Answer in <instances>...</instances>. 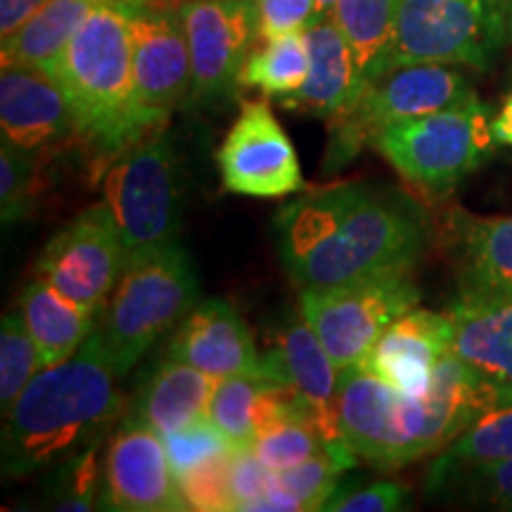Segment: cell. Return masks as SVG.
<instances>
[{
    "label": "cell",
    "instance_id": "cell-39",
    "mask_svg": "<svg viewBox=\"0 0 512 512\" xmlns=\"http://www.w3.org/2000/svg\"><path fill=\"white\" fill-rule=\"evenodd\" d=\"M259 41L287 34H304L323 19L318 0H256Z\"/></svg>",
    "mask_w": 512,
    "mask_h": 512
},
{
    "label": "cell",
    "instance_id": "cell-26",
    "mask_svg": "<svg viewBox=\"0 0 512 512\" xmlns=\"http://www.w3.org/2000/svg\"><path fill=\"white\" fill-rule=\"evenodd\" d=\"M401 0H337L332 19L354 50L363 81L370 83L382 72L392 46Z\"/></svg>",
    "mask_w": 512,
    "mask_h": 512
},
{
    "label": "cell",
    "instance_id": "cell-12",
    "mask_svg": "<svg viewBox=\"0 0 512 512\" xmlns=\"http://www.w3.org/2000/svg\"><path fill=\"white\" fill-rule=\"evenodd\" d=\"M133 36V91L143 136L164 131L176 107L190 98L192 62L176 0H150L136 12Z\"/></svg>",
    "mask_w": 512,
    "mask_h": 512
},
{
    "label": "cell",
    "instance_id": "cell-19",
    "mask_svg": "<svg viewBox=\"0 0 512 512\" xmlns=\"http://www.w3.org/2000/svg\"><path fill=\"white\" fill-rule=\"evenodd\" d=\"M261 358H264L266 377L287 384L309 401L325 439H342L337 427V392L342 370L320 344L302 311L280 325L273 347Z\"/></svg>",
    "mask_w": 512,
    "mask_h": 512
},
{
    "label": "cell",
    "instance_id": "cell-21",
    "mask_svg": "<svg viewBox=\"0 0 512 512\" xmlns=\"http://www.w3.org/2000/svg\"><path fill=\"white\" fill-rule=\"evenodd\" d=\"M444 313L453 328L451 354L512 394V299L460 292Z\"/></svg>",
    "mask_w": 512,
    "mask_h": 512
},
{
    "label": "cell",
    "instance_id": "cell-4",
    "mask_svg": "<svg viewBox=\"0 0 512 512\" xmlns=\"http://www.w3.org/2000/svg\"><path fill=\"white\" fill-rule=\"evenodd\" d=\"M150 0H105L81 24L50 74L62 83L79 121L81 145L100 171L145 138L136 117L133 36L136 12Z\"/></svg>",
    "mask_w": 512,
    "mask_h": 512
},
{
    "label": "cell",
    "instance_id": "cell-13",
    "mask_svg": "<svg viewBox=\"0 0 512 512\" xmlns=\"http://www.w3.org/2000/svg\"><path fill=\"white\" fill-rule=\"evenodd\" d=\"M192 62L188 105L221 102L240 86V72L259 38L256 0H178Z\"/></svg>",
    "mask_w": 512,
    "mask_h": 512
},
{
    "label": "cell",
    "instance_id": "cell-18",
    "mask_svg": "<svg viewBox=\"0 0 512 512\" xmlns=\"http://www.w3.org/2000/svg\"><path fill=\"white\" fill-rule=\"evenodd\" d=\"M451 335L446 313L415 306L382 332L356 366L403 394H422L432 384L439 363L451 354Z\"/></svg>",
    "mask_w": 512,
    "mask_h": 512
},
{
    "label": "cell",
    "instance_id": "cell-29",
    "mask_svg": "<svg viewBox=\"0 0 512 512\" xmlns=\"http://www.w3.org/2000/svg\"><path fill=\"white\" fill-rule=\"evenodd\" d=\"M512 460V399L496 403L434 458L432 470Z\"/></svg>",
    "mask_w": 512,
    "mask_h": 512
},
{
    "label": "cell",
    "instance_id": "cell-24",
    "mask_svg": "<svg viewBox=\"0 0 512 512\" xmlns=\"http://www.w3.org/2000/svg\"><path fill=\"white\" fill-rule=\"evenodd\" d=\"M17 309L34 337L41 368L57 366L74 356L98 330V316L81 309L46 280L34 278L19 294Z\"/></svg>",
    "mask_w": 512,
    "mask_h": 512
},
{
    "label": "cell",
    "instance_id": "cell-31",
    "mask_svg": "<svg viewBox=\"0 0 512 512\" xmlns=\"http://www.w3.org/2000/svg\"><path fill=\"white\" fill-rule=\"evenodd\" d=\"M48 155L24 150L10 140L0 143V211L3 223L27 219L46 188Z\"/></svg>",
    "mask_w": 512,
    "mask_h": 512
},
{
    "label": "cell",
    "instance_id": "cell-41",
    "mask_svg": "<svg viewBox=\"0 0 512 512\" xmlns=\"http://www.w3.org/2000/svg\"><path fill=\"white\" fill-rule=\"evenodd\" d=\"M48 0H0V36H10Z\"/></svg>",
    "mask_w": 512,
    "mask_h": 512
},
{
    "label": "cell",
    "instance_id": "cell-8",
    "mask_svg": "<svg viewBox=\"0 0 512 512\" xmlns=\"http://www.w3.org/2000/svg\"><path fill=\"white\" fill-rule=\"evenodd\" d=\"M102 176V204L117 223L128 254L166 245L181 230V162L166 131L128 145Z\"/></svg>",
    "mask_w": 512,
    "mask_h": 512
},
{
    "label": "cell",
    "instance_id": "cell-7",
    "mask_svg": "<svg viewBox=\"0 0 512 512\" xmlns=\"http://www.w3.org/2000/svg\"><path fill=\"white\" fill-rule=\"evenodd\" d=\"M491 114L482 100L384 128L375 150L427 197H448L494 152Z\"/></svg>",
    "mask_w": 512,
    "mask_h": 512
},
{
    "label": "cell",
    "instance_id": "cell-17",
    "mask_svg": "<svg viewBox=\"0 0 512 512\" xmlns=\"http://www.w3.org/2000/svg\"><path fill=\"white\" fill-rule=\"evenodd\" d=\"M166 356L202 370L216 380L233 375H264L252 332L226 299H204L176 328Z\"/></svg>",
    "mask_w": 512,
    "mask_h": 512
},
{
    "label": "cell",
    "instance_id": "cell-34",
    "mask_svg": "<svg viewBox=\"0 0 512 512\" xmlns=\"http://www.w3.org/2000/svg\"><path fill=\"white\" fill-rule=\"evenodd\" d=\"M41 370V354L24 323L19 309H12L0 323V406L3 415L22 394V389L34 380Z\"/></svg>",
    "mask_w": 512,
    "mask_h": 512
},
{
    "label": "cell",
    "instance_id": "cell-42",
    "mask_svg": "<svg viewBox=\"0 0 512 512\" xmlns=\"http://www.w3.org/2000/svg\"><path fill=\"white\" fill-rule=\"evenodd\" d=\"M491 136L496 145L512 147V91L505 95L498 112L491 117Z\"/></svg>",
    "mask_w": 512,
    "mask_h": 512
},
{
    "label": "cell",
    "instance_id": "cell-14",
    "mask_svg": "<svg viewBox=\"0 0 512 512\" xmlns=\"http://www.w3.org/2000/svg\"><path fill=\"white\" fill-rule=\"evenodd\" d=\"M216 162L223 188L235 195L283 200L304 188L297 150L268 100L242 102Z\"/></svg>",
    "mask_w": 512,
    "mask_h": 512
},
{
    "label": "cell",
    "instance_id": "cell-10",
    "mask_svg": "<svg viewBox=\"0 0 512 512\" xmlns=\"http://www.w3.org/2000/svg\"><path fill=\"white\" fill-rule=\"evenodd\" d=\"M420 304L411 273L299 290V311L339 370L356 366L396 318Z\"/></svg>",
    "mask_w": 512,
    "mask_h": 512
},
{
    "label": "cell",
    "instance_id": "cell-5",
    "mask_svg": "<svg viewBox=\"0 0 512 512\" xmlns=\"http://www.w3.org/2000/svg\"><path fill=\"white\" fill-rule=\"evenodd\" d=\"M197 302L200 283L178 240L128 254L98 323L102 351L114 373H131L152 344L176 330Z\"/></svg>",
    "mask_w": 512,
    "mask_h": 512
},
{
    "label": "cell",
    "instance_id": "cell-32",
    "mask_svg": "<svg viewBox=\"0 0 512 512\" xmlns=\"http://www.w3.org/2000/svg\"><path fill=\"white\" fill-rule=\"evenodd\" d=\"M358 456L339 441H328L325 448L304 463L273 472L280 484L287 486L304 505V510H323L332 491L342 482V475L356 465Z\"/></svg>",
    "mask_w": 512,
    "mask_h": 512
},
{
    "label": "cell",
    "instance_id": "cell-37",
    "mask_svg": "<svg viewBox=\"0 0 512 512\" xmlns=\"http://www.w3.org/2000/svg\"><path fill=\"white\" fill-rule=\"evenodd\" d=\"M413 508V494L399 482H339L323 510L328 512H399Z\"/></svg>",
    "mask_w": 512,
    "mask_h": 512
},
{
    "label": "cell",
    "instance_id": "cell-28",
    "mask_svg": "<svg viewBox=\"0 0 512 512\" xmlns=\"http://www.w3.org/2000/svg\"><path fill=\"white\" fill-rule=\"evenodd\" d=\"M427 496L512 510V460H491L448 470H427Z\"/></svg>",
    "mask_w": 512,
    "mask_h": 512
},
{
    "label": "cell",
    "instance_id": "cell-30",
    "mask_svg": "<svg viewBox=\"0 0 512 512\" xmlns=\"http://www.w3.org/2000/svg\"><path fill=\"white\" fill-rule=\"evenodd\" d=\"M268 380L271 377L233 375L216 382L207 415L226 434L235 451L254 448L256 413Z\"/></svg>",
    "mask_w": 512,
    "mask_h": 512
},
{
    "label": "cell",
    "instance_id": "cell-22",
    "mask_svg": "<svg viewBox=\"0 0 512 512\" xmlns=\"http://www.w3.org/2000/svg\"><path fill=\"white\" fill-rule=\"evenodd\" d=\"M304 36L309 46V76L297 93L280 98V105L290 112L332 119L354 105L366 81L335 19L323 17Z\"/></svg>",
    "mask_w": 512,
    "mask_h": 512
},
{
    "label": "cell",
    "instance_id": "cell-9",
    "mask_svg": "<svg viewBox=\"0 0 512 512\" xmlns=\"http://www.w3.org/2000/svg\"><path fill=\"white\" fill-rule=\"evenodd\" d=\"M505 43L503 0H401L380 74L422 62L486 72Z\"/></svg>",
    "mask_w": 512,
    "mask_h": 512
},
{
    "label": "cell",
    "instance_id": "cell-40",
    "mask_svg": "<svg viewBox=\"0 0 512 512\" xmlns=\"http://www.w3.org/2000/svg\"><path fill=\"white\" fill-rule=\"evenodd\" d=\"M268 482H271V470L256 458L254 448L233 453L230 463V486H233L235 510H249L256 498L266 494Z\"/></svg>",
    "mask_w": 512,
    "mask_h": 512
},
{
    "label": "cell",
    "instance_id": "cell-36",
    "mask_svg": "<svg viewBox=\"0 0 512 512\" xmlns=\"http://www.w3.org/2000/svg\"><path fill=\"white\" fill-rule=\"evenodd\" d=\"M162 439L166 453L171 458V465H174L176 477L185 475L192 467L207 463L211 458L226 456V453L235 451L226 434L214 425L209 415L192 420L190 425L181 427V430L164 434Z\"/></svg>",
    "mask_w": 512,
    "mask_h": 512
},
{
    "label": "cell",
    "instance_id": "cell-11",
    "mask_svg": "<svg viewBox=\"0 0 512 512\" xmlns=\"http://www.w3.org/2000/svg\"><path fill=\"white\" fill-rule=\"evenodd\" d=\"M128 249L105 204L83 209L55 233L38 254L34 273L86 309L100 316L124 264Z\"/></svg>",
    "mask_w": 512,
    "mask_h": 512
},
{
    "label": "cell",
    "instance_id": "cell-25",
    "mask_svg": "<svg viewBox=\"0 0 512 512\" xmlns=\"http://www.w3.org/2000/svg\"><path fill=\"white\" fill-rule=\"evenodd\" d=\"M100 3L105 0H48L22 27L3 36V64H24L50 74L62 50Z\"/></svg>",
    "mask_w": 512,
    "mask_h": 512
},
{
    "label": "cell",
    "instance_id": "cell-2",
    "mask_svg": "<svg viewBox=\"0 0 512 512\" xmlns=\"http://www.w3.org/2000/svg\"><path fill=\"white\" fill-rule=\"evenodd\" d=\"M512 399L448 354L422 394H403L358 366L339 373V437L377 470L439 456L484 411Z\"/></svg>",
    "mask_w": 512,
    "mask_h": 512
},
{
    "label": "cell",
    "instance_id": "cell-38",
    "mask_svg": "<svg viewBox=\"0 0 512 512\" xmlns=\"http://www.w3.org/2000/svg\"><path fill=\"white\" fill-rule=\"evenodd\" d=\"M233 453L211 458L207 463L192 467L190 472H185V475L178 477L181 494L190 510H200V512L235 510L233 486H230V463H233Z\"/></svg>",
    "mask_w": 512,
    "mask_h": 512
},
{
    "label": "cell",
    "instance_id": "cell-3",
    "mask_svg": "<svg viewBox=\"0 0 512 512\" xmlns=\"http://www.w3.org/2000/svg\"><path fill=\"white\" fill-rule=\"evenodd\" d=\"M117 380L98 330L67 361L38 370L5 413L3 477H29L105 441L126 415Z\"/></svg>",
    "mask_w": 512,
    "mask_h": 512
},
{
    "label": "cell",
    "instance_id": "cell-44",
    "mask_svg": "<svg viewBox=\"0 0 512 512\" xmlns=\"http://www.w3.org/2000/svg\"><path fill=\"white\" fill-rule=\"evenodd\" d=\"M318 3H320V10H323V17H332L337 0H318Z\"/></svg>",
    "mask_w": 512,
    "mask_h": 512
},
{
    "label": "cell",
    "instance_id": "cell-33",
    "mask_svg": "<svg viewBox=\"0 0 512 512\" xmlns=\"http://www.w3.org/2000/svg\"><path fill=\"white\" fill-rule=\"evenodd\" d=\"M328 444L316 420L306 415L275 420L256 434L254 453L268 470L280 472L316 456Z\"/></svg>",
    "mask_w": 512,
    "mask_h": 512
},
{
    "label": "cell",
    "instance_id": "cell-20",
    "mask_svg": "<svg viewBox=\"0 0 512 512\" xmlns=\"http://www.w3.org/2000/svg\"><path fill=\"white\" fill-rule=\"evenodd\" d=\"M446 245L460 292L512 299V216H446Z\"/></svg>",
    "mask_w": 512,
    "mask_h": 512
},
{
    "label": "cell",
    "instance_id": "cell-15",
    "mask_svg": "<svg viewBox=\"0 0 512 512\" xmlns=\"http://www.w3.org/2000/svg\"><path fill=\"white\" fill-rule=\"evenodd\" d=\"M102 463V508L119 512L190 510L162 434L143 422L124 415L107 441Z\"/></svg>",
    "mask_w": 512,
    "mask_h": 512
},
{
    "label": "cell",
    "instance_id": "cell-27",
    "mask_svg": "<svg viewBox=\"0 0 512 512\" xmlns=\"http://www.w3.org/2000/svg\"><path fill=\"white\" fill-rule=\"evenodd\" d=\"M309 76V46L304 34H287L261 41L249 53L240 72V86L259 88L273 98H287L304 86Z\"/></svg>",
    "mask_w": 512,
    "mask_h": 512
},
{
    "label": "cell",
    "instance_id": "cell-43",
    "mask_svg": "<svg viewBox=\"0 0 512 512\" xmlns=\"http://www.w3.org/2000/svg\"><path fill=\"white\" fill-rule=\"evenodd\" d=\"M505 22H508V41L512 43V0H503Z\"/></svg>",
    "mask_w": 512,
    "mask_h": 512
},
{
    "label": "cell",
    "instance_id": "cell-23",
    "mask_svg": "<svg viewBox=\"0 0 512 512\" xmlns=\"http://www.w3.org/2000/svg\"><path fill=\"white\" fill-rule=\"evenodd\" d=\"M216 382V377L166 356V361L157 363L140 382L126 415L164 437L207 415Z\"/></svg>",
    "mask_w": 512,
    "mask_h": 512
},
{
    "label": "cell",
    "instance_id": "cell-1",
    "mask_svg": "<svg viewBox=\"0 0 512 512\" xmlns=\"http://www.w3.org/2000/svg\"><path fill=\"white\" fill-rule=\"evenodd\" d=\"M430 235L420 202L373 183L325 185L275 216L280 261L299 290L413 273Z\"/></svg>",
    "mask_w": 512,
    "mask_h": 512
},
{
    "label": "cell",
    "instance_id": "cell-16",
    "mask_svg": "<svg viewBox=\"0 0 512 512\" xmlns=\"http://www.w3.org/2000/svg\"><path fill=\"white\" fill-rule=\"evenodd\" d=\"M0 133L10 143L48 157L81 143L79 121L62 83L24 64H3L0 72Z\"/></svg>",
    "mask_w": 512,
    "mask_h": 512
},
{
    "label": "cell",
    "instance_id": "cell-6",
    "mask_svg": "<svg viewBox=\"0 0 512 512\" xmlns=\"http://www.w3.org/2000/svg\"><path fill=\"white\" fill-rule=\"evenodd\" d=\"M475 88L453 64H403L366 83L354 105L330 121L323 171L335 174L361 155L384 128L477 102Z\"/></svg>",
    "mask_w": 512,
    "mask_h": 512
},
{
    "label": "cell",
    "instance_id": "cell-35",
    "mask_svg": "<svg viewBox=\"0 0 512 512\" xmlns=\"http://www.w3.org/2000/svg\"><path fill=\"white\" fill-rule=\"evenodd\" d=\"M100 444H93L76 453L74 458L64 460L60 475L55 482V510H95L98 498L102 496V470Z\"/></svg>",
    "mask_w": 512,
    "mask_h": 512
}]
</instances>
